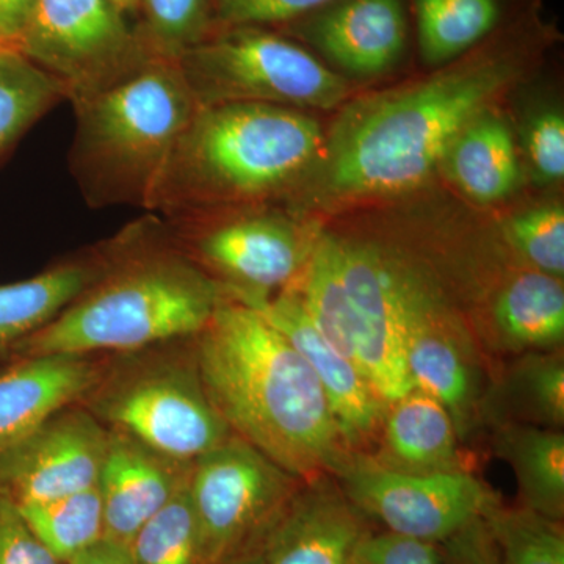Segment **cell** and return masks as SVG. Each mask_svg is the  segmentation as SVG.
Here are the masks:
<instances>
[{
    "label": "cell",
    "mask_w": 564,
    "mask_h": 564,
    "mask_svg": "<svg viewBox=\"0 0 564 564\" xmlns=\"http://www.w3.org/2000/svg\"><path fill=\"white\" fill-rule=\"evenodd\" d=\"M554 36L532 13L425 79L348 104L323 141L321 169L311 172V199L345 203L421 187L456 137L521 79Z\"/></svg>",
    "instance_id": "obj_1"
},
{
    "label": "cell",
    "mask_w": 564,
    "mask_h": 564,
    "mask_svg": "<svg viewBox=\"0 0 564 564\" xmlns=\"http://www.w3.org/2000/svg\"><path fill=\"white\" fill-rule=\"evenodd\" d=\"M193 348L207 397L232 434L302 481L336 473L348 454L332 406L272 323L225 296Z\"/></svg>",
    "instance_id": "obj_2"
},
{
    "label": "cell",
    "mask_w": 564,
    "mask_h": 564,
    "mask_svg": "<svg viewBox=\"0 0 564 564\" xmlns=\"http://www.w3.org/2000/svg\"><path fill=\"white\" fill-rule=\"evenodd\" d=\"M101 273L10 358L120 355L191 339L225 291L172 242L163 221L135 223L106 248Z\"/></svg>",
    "instance_id": "obj_3"
},
{
    "label": "cell",
    "mask_w": 564,
    "mask_h": 564,
    "mask_svg": "<svg viewBox=\"0 0 564 564\" xmlns=\"http://www.w3.org/2000/svg\"><path fill=\"white\" fill-rule=\"evenodd\" d=\"M323 141L318 122L289 107H199L177 141L148 210L177 218L263 202L307 173Z\"/></svg>",
    "instance_id": "obj_4"
},
{
    "label": "cell",
    "mask_w": 564,
    "mask_h": 564,
    "mask_svg": "<svg viewBox=\"0 0 564 564\" xmlns=\"http://www.w3.org/2000/svg\"><path fill=\"white\" fill-rule=\"evenodd\" d=\"M69 169L93 207L148 210L174 148L199 109L177 58L141 63L102 90L70 102Z\"/></svg>",
    "instance_id": "obj_5"
},
{
    "label": "cell",
    "mask_w": 564,
    "mask_h": 564,
    "mask_svg": "<svg viewBox=\"0 0 564 564\" xmlns=\"http://www.w3.org/2000/svg\"><path fill=\"white\" fill-rule=\"evenodd\" d=\"M80 404L106 429L181 462H195L232 434L204 389L193 337L113 355Z\"/></svg>",
    "instance_id": "obj_6"
},
{
    "label": "cell",
    "mask_w": 564,
    "mask_h": 564,
    "mask_svg": "<svg viewBox=\"0 0 564 564\" xmlns=\"http://www.w3.org/2000/svg\"><path fill=\"white\" fill-rule=\"evenodd\" d=\"M177 62L199 107L252 102L326 110L350 93L313 52L269 28L215 29Z\"/></svg>",
    "instance_id": "obj_7"
},
{
    "label": "cell",
    "mask_w": 564,
    "mask_h": 564,
    "mask_svg": "<svg viewBox=\"0 0 564 564\" xmlns=\"http://www.w3.org/2000/svg\"><path fill=\"white\" fill-rule=\"evenodd\" d=\"M302 484L236 434L195 459L188 492L206 564L250 554Z\"/></svg>",
    "instance_id": "obj_8"
},
{
    "label": "cell",
    "mask_w": 564,
    "mask_h": 564,
    "mask_svg": "<svg viewBox=\"0 0 564 564\" xmlns=\"http://www.w3.org/2000/svg\"><path fill=\"white\" fill-rule=\"evenodd\" d=\"M18 51L57 82L70 102L154 57L113 0H36Z\"/></svg>",
    "instance_id": "obj_9"
},
{
    "label": "cell",
    "mask_w": 564,
    "mask_h": 564,
    "mask_svg": "<svg viewBox=\"0 0 564 564\" xmlns=\"http://www.w3.org/2000/svg\"><path fill=\"white\" fill-rule=\"evenodd\" d=\"M333 475L364 516L425 543H444L497 503L484 481L463 469L410 474L369 456L347 455Z\"/></svg>",
    "instance_id": "obj_10"
},
{
    "label": "cell",
    "mask_w": 564,
    "mask_h": 564,
    "mask_svg": "<svg viewBox=\"0 0 564 564\" xmlns=\"http://www.w3.org/2000/svg\"><path fill=\"white\" fill-rule=\"evenodd\" d=\"M172 242L226 295H273L300 276L314 242L273 214L214 218L185 215L163 221Z\"/></svg>",
    "instance_id": "obj_11"
},
{
    "label": "cell",
    "mask_w": 564,
    "mask_h": 564,
    "mask_svg": "<svg viewBox=\"0 0 564 564\" xmlns=\"http://www.w3.org/2000/svg\"><path fill=\"white\" fill-rule=\"evenodd\" d=\"M106 447V426L84 404H69L0 451V489L18 505L85 491L98 485Z\"/></svg>",
    "instance_id": "obj_12"
},
{
    "label": "cell",
    "mask_w": 564,
    "mask_h": 564,
    "mask_svg": "<svg viewBox=\"0 0 564 564\" xmlns=\"http://www.w3.org/2000/svg\"><path fill=\"white\" fill-rule=\"evenodd\" d=\"M356 361L384 406L413 391L404 358L393 267L367 245L339 239Z\"/></svg>",
    "instance_id": "obj_13"
},
{
    "label": "cell",
    "mask_w": 564,
    "mask_h": 564,
    "mask_svg": "<svg viewBox=\"0 0 564 564\" xmlns=\"http://www.w3.org/2000/svg\"><path fill=\"white\" fill-rule=\"evenodd\" d=\"M392 267L411 381L447 408L462 436L473 422L475 404L466 343L440 299L417 276Z\"/></svg>",
    "instance_id": "obj_14"
},
{
    "label": "cell",
    "mask_w": 564,
    "mask_h": 564,
    "mask_svg": "<svg viewBox=\"0 0 564 564\" xmlns=\"http://www.w3.org/2000/svg\"><path fill=\"white\" fill-rule=\"evenodd\" d=\"M332 475L303 481L250 552L259 564H350L369 536Z\"/></svg>",
    "instance_id": "obj_15"
},
{
    "label": "cell",
    "mask_w": 564,
    "mask_h": 564,
    "mask_svg": "<svg viewBox=\"0 0 564 564\" xmlns=\"http://www.w3.org/2000/svg\"><path fill=\"white\" fill-rule=\"evenodd\" d=\"M229 299L258 311L306 359L321 381L345 444L358 445L377 432L383 421L384 404L362 370L315 328L295 289L285 288L276 295H232Z\"/></svg>",
    "instance_id": "obj_16"
},
{
    "label": "cell",
    "mask_w": 564,
    "mask_h": 564,
    "mask_svg": "<svg viewBox=\"0 0 564 564\" xmlns=\"http://www.w3.org/2000/svg\"><path fill=\"white\" fill-rule=\"evenodd\" d=\"M192 467L193 463L163 455L131 434L107 429L98 478L104 540L131 547L141 527L187 486Z\"/></svg>",
    "instance_id": "obj_17"
},
{
    "label": "cell",
    "mask_w": 564,
    "mask_h": 564,
    "mask_svg": "<svg viewBox=\"0 0 564 564\" xmlns=\"http://www.w3.org/2000/svg\"><path fill=\"white\" fill-rule=\"evenodd\" d=\"M355 76H378L400 62L408 41L403 0H334L284 25Z\"/></svg>",
    "instance_id": "obj_18"
},
{
    "label": "cell",
    "mask_w": 564,
    "mask_h": 564,
    "mask_svg": "<svg viewBox=\"0 0 564 564\" xmlns=\"http://www.w3.org/2000/svg\"><path fill=\"white\" fill-rule=\"evenodd\" d=\"M96 355L10 358L0 369V451L28 436L55 413L80 403L101 377Z\"/></svg>",
    "instance_id": "obj_19"
},
{
    "label": "cell",
    "mask_w": 564,
    "mask_h": 564,
    "mask_svg": "<svg viewBox=\"0 0 564 564\" xmlns=\"http://www.w3.org/2000/svg\"><path fill=\"white\" fill-rule=\"evenodd\" d=\"M384 422L383 456L377 462L410 474L462 469L458 432L440 400L413 389L389 404Z\"/></svg>",
    "instance_id": "obj_20"
},
{
    "label": "cell",
    "mask_w": 564,
    "mask_h": 564,
    "mask_svg": "<svg viewBox=\"0 0 564 564\" xmlns=\"http://www.w3.org/2000/svg\"><path fill=\"white\" fill-rule=\"evenodd\" d=\"M102 250L51 267L31 280L0 285V358H10L21 340L39 332L101 273Z\"/></svg>",
    "instance_id": "obj_21"
},
{
    "label": "cell",
    "mask_w": 564,
    "mask_h": 564,
    "mask_svg": "<svg viewBox=\"0 0 564 564\" xmlns=\"http://www.w3.org/2000/svg\"><path fill=\"white\" fill-rule=\"evenodd\" d=\"M496 452L510 464L522 507L554 521L564 516L562 430L507 422L496 434Z\"/></svg>",
    "instance_id": "obj_22"
},
{
    "label": "cell",
    "mask_w": 564,
    "mask_h": 564,
    "mask_svg": "<svg viewBox=\"0 0 564 564\" xmlns=\"http://www.w3.org/2000/svg\"><path fill=\"white\" fill-rule=\"evenodd\" d=\"M458 187L475 202L507 198L519 181V161L507 122L480 115L454 141L445 161Z\"/></svg>",
    "instance_id": "obj_23"
},
{
    "label": "cell",
    "mask_w": 564,
    "mask_h": 564,
    "mask_svg": "<svg viewBox=\"0 0 564 564\" xmlns=\"http://www.w3.org/2000/svg\"><path fill=\"white\" fill-rule=\"evenodd\" d=\"M494 323L516 350H551L564 339L562 280L541 272L518 274L494 306Z\"/></svg>",
    "instance_id": "obj_24"
},
{
    "label": "cell",
    "mask_w": 564,
    "mask_h": 564,
    "mask_svg": "<svg viewBox=\"0 0 564 564\" xmlns=\"http://www.w3.org/2000/svg\"><path fill=\"white\" fill-rule=\"evenodd\" d=\"M419 51L430 65H447L513 22L505 0H413Z\"/></svg>",
    "instance_id": "obj_25"
},
{
    "label": "cell",
    "mask_w": 564,
    "mask_h": 564,
    "mask_svg": "<svg viewBox=\"0 0 564 564\" xmlns=\"http://www.w3.org/2000/svg\"><path fill=\"white\" fill-rule=\"evenodd\" d=\"M499 406L508 422L562 430L564 425V361L562 352L533 351L508 370Z\"/></svg>",
    "instance_id": "obj_26"
},
{
    "label": "cell",
    "mask_w": 564,
    "mask_h": 564,
    "mask_svg": "<svg viewBox=\"0 0 564 564\" xmlns=\"http://www.w3.org/2000/svg\"><path fill=\"white\" fill-rule=\"evenodd\" d=\"M41 544L66 564L104 538V511L98 485L50 502L18 505Z\"/></svg>",
    "instance_id": "obj_27"
},
{
    "label": "cell",
    "mask_w": 564,
    "mask_h": 564,
    "mask_svg": "<svg viewBox=\"0 0 564 564\" xmlns=\"http://www.w3.org/2000/svg\"><path fill=\"white\" fill-rule=\"evenodd\" d=\"M63 98L57 82L13 47H0V155Z\"/></svg>",
    "instance_id": "obj_28"
},
{
    "label": "cell",
    "mask_w": 564,
    "mask_h": 564,
    "mask_svg": "<svg viewBox=\"0 0 564 564\" xmlns=\"http://www.w3.org/2000/svg\"><path fill=\"white\" fill-rule=\"evenodd\" d=\"M502 564H564V533L560 521L529 508L494 505L484 518Z\"/></svg>",
    "instance_id": "obj_29"
},
{
    "label": "cell",
    "mask_w": 564,
    "mask_h": 564,
    "mask_svg": "<svg viewBox=\"0 0 564 564\" xmlns=\"http://www.w3.org/2000/svg\"><path fill=\"white\" fill-rule=\"evenodd\" d=\"M131 551L135 564H206L188 484L141 527Z\"/></svg>",
    "instance_id": "obj_30"
},
{
    "label": "cell",
    "mask_w": 564,
    "mask_h": 564,
    "mask_svg": "<svg viewBox=\"0 0 564 564\" xmlns=\"http://www.w3.org/2000/svg\"><path fill=\"white\" fill-rule=\"evenodd\" d=\"M144 46L159 57L177 58L210 32V0H139Z\"/></svg>",
    "instance_id": "obj_31"
},
{
    "label": "cell",
    "mask_w": 564,
    "mask_h": 564,
    "mask_svg": "<svg viewBox=\"0 0 564 564\" xmlns=\"http://www.w3.org/2000/svg\"><path fill=\"white\" fill-rule=\"evenodd\" d=\"M507 237L536 272L563 280L564 212L558 204L534 207L507 223Z\"/></svg>",
    "instance_id": "obj_32"
},
{
    "label": "cell",
    "mask_w": 564,
    "mask_h": 564,
    "mask_svg": "<svg viewBox=\"0 0 564 564\" xmlns=\"http://www.w3.org/2000/svg\"><path fill=\"white\" fill-rule=\"evenodd\" d=\"M334 0H210V32L215 29L272 28L307 17Z\"/></svg>",
    "instance_id": "obj_33"
},
{
    "label": "cell",
    "mask_w": 564,
    "mask_h": 564,
    "mask_svg": "<svg viewBox=\"0 0 564 564\" xmlns=\"http://www.w3.org/2000/svg\"><path fill=\"white\" fill-rule=\"evenodd\" d=\"M0 564H62L41 544L20 507L0 489Z\"/></svg>",
    "instance_id": "obj_34"
},
{
    "label": "cell",
    "mask_w": 564,
    "mask_h": 564,
    "mask_svg": "<svg viewBox=\"0 0 564 564\" xmlns=\"http://www.w3.org/2000/svg\"><path fill=\"white\" fill-rule=\"evenodd\" d=\"M527 154L544 181L564 176V120L558 111L538 115L527 131Z\"/></svg>",
    "instance_id": "obj_35"
},
{
    "label": "cell",
    "mask_w": 564,
    "mask_h": 564,
    "mask_svg": "<svg viewBox=\"0 0 564 564\" xmlns=\"http://www.w3.org/2000/svg\"><path fill=\"white\" fill-rule=\"evenodd\" d=\"M355 558L364 564H443L437 544L391 532L369 534Z\"/></svg>",
    "instance_id": "obj_36"
},
{
    "label": "cell",
    "mask_w": 564,
    "mask_h": 564,
    "mask_svg": "<svg viewBox=\"0 0 564 564\" xmlns=\"http://www.w3.org/2000/svg\"><path fill=\"white\" fill-rule=\"evenodd\" d=\"M443 564H502L484 519L444 541Z\"/></svg>",
    "instance_id": "obj_37"
},
{
    "label": "cell",
    "mask_w": 564,
    "mask_h": 564,
    "mask_svg": "<svg viewBox=\"0 0 564 564\" xmlns=\"http://www.w3.org/2000/svg\"><path fill=\"white\" fill-rule=\"evenodd\" d=\"M36 0H0V47L18 50Z\"/></svg>",
    "instance_id": "obj_38"
},
{
    "label": "cell",
    "mask_w": 564,
    "mask_h": 564,
    "mask_svg": "<svg viewBox=\"0 0 564 564\" xmlns=\"http://www.w3.org/2000/svg\"><path fill=\"white\" fill-rule=\"evenodd\" d=\"M66 564H135L131 547L102 540Z\"/></svg>",
    "instance_id": "obj_39"
},
{
    "label": "cell",
    "mask_w": 564,
    "mask_h": 564,
    "mask_svg": "<svg viewBox=\"0 0 564 564\" xmlns=\"http://www.w3.org/2000/svg\"><path fill=\"white\" fill-rule=\"evenodd\" d=\"M124 14L139 13V0H113Z\"/></svg>",
    "instance_id": "obj_40"
},
{
    "label": "cell",
    "mask_w": 564,
    "mask_h": 564,
    "mask_svg": "<svg viewBox=\"0 0 564 564\" xmlns=\"http://www.w3.org/2000/svg\"><path fill=\"white\" fill-rule=\"evenodd\" d=\"M225 564H259L258 560H256L254 555L248 554L243 556H239V558L231 560V562Z\"/></svg>",
    "instance_id": "obj_41"
},
{
    "label": "cell",
    "mask_w": 564,
    "mask_h": 564,
    "mask_svg": "<svg viewBox=\"0 0 564 564\" xmlns=\"http://www.w3.org/2000/svg\"><path fill=\"white\" fill-rule=\"evenodd\" d=\"M350 564H364V563H361V562H359V560L355 558V560H352V562Z\"/></svg>",
    "instance_id": "obj_42"
}]
</instances>
